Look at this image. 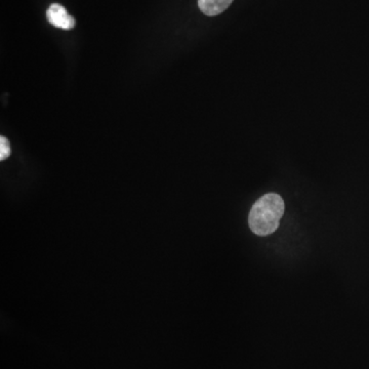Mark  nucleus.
Segmentation results:
<instances>
[{"mask_svg": "<svg viewBox=\"0 0 369 369\" xmlns=\"http://www.w3.org/2000/svg\"><path fill=\"white\" fill-rule=\"evenodd\" d=\"M233 1L234 0H198V6L203 14L214 17L225 12Z\"/></svg>", "mask_w": 369, "mask_h": 369, "instance_id": "nucleus-3", "label": "nucleus"}, {"mask_svg": "<svg viewBox=\"0 0 369 369\" xmlns=\"http://www.w3.org/2000/svg\"><path fill=\"white\" fill-rule=\"evenodd\" d=\"M282 197L276 193H268L255 201L248 216L250 230L255 235L268 236L278 229L284 214Z\"/></svg>", "mask_w": 369, "mask_h": 369, "instance_id": "nucleus-1", "label": "nucleus"}, {"mask_svg": "<svg viewBox=\"0 0 369 369\" xmlns=\"http://www.w3.org/2000/svg\"><path fill=\"white\" fill-rule=\"evenodd\" d=\"M46 17L47 21L53 27L63 30H71L74 28L75 19L68 14L67 10L61 4H51L47 10Z\"/></svg>", "mask_w": 369, "mask_h": 369, "instance_id": "nucleus-2", "label": "nucleus"}, {"mask_svg": "<svg viewBox=\"0 0 369 369\" xmlns=\"http://www.w3.org/2000/svg\"><path fill=\"white\" fill-rule=\"evenodd\" d=\"M12 153V149H10V141L6 137H0V160H6L8 156Z\"/></svg>", "mask_w": 369, "mask_h": 369, "instance_id": "nucleus-4", "label": "nucleus"}]
</instances>
